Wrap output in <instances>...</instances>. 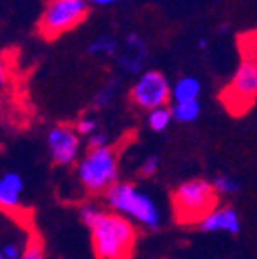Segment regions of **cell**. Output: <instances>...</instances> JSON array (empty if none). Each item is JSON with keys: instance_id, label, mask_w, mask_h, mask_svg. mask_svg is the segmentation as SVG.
Listing matches in <instances>:
<instances>
[{"instance_id": "ffe728a7", "label": "cell", "mask_w": 257, "mask_h": 259, "mask_svg": "<svg viewBox=\"0 0 257 259\" xmlns=\"http://www.w3.org/2000/svg\"><path fill=\"white\" fill-rule=\"evenodd\" d=\"M158 167H160V158L157 155H148V157L142 160L141 167H139V173L144 178H151L158 173Z\"/></svg>"}, {"instance_id": "30bf717a", "label": "cell", "mask_w": 257, "mask_h": 259, "mask_svg": "<svg viewBox=\"0 0 257 259\" xmlns=\"http://www.w3.org/2000/svg\"><path fill=\"white\" fill-rule=\"evenodd\" d=\"M196 229L207 234L225 232V234L236 236L241 232V216L232 205H218Z\"/></svg>"}, {"instance_id": "9c48e42d", "label": "cell", "mask_w": 257, "mask_h": 259, "mask_svg": "<svg viewBox=\"0 0 257 259\" xmlns=\"http://www.w3.org/2000/svg\"><path fill=\"white\" fill-rule=\"evenodd\" d=\"M146 60H148V45H146L144 38L139 32H130L121 47V53L115 58L119 70L132 74V76L141 74Z\"/></svg>"}, {"instance_id": "5b68a950", "label": "cell", "mask_w": 257, "mask_h": 259, "mask_svg": "<svg viewBox=\"0 0 257 259\" xmlns=\"http://www.w3.org/2000/svg\"><path fill=\"white\" fill-rule=\"evenodd\" d=\"M76 175L87 193L105 194L119 182V153L112 146L89 150L77 162Z\"/></svg>"}, {"instance_id": "ba28073f", "label": "cell", "mask_w": 257, "mask_h": 259, "mask_svg": "<svg viewBox=\"0 0 257 259\" xmlns=\"http://www.w3.org/2000/svg\"><path fill=\"white\" fill-rule=\"evenodd\" d=\"M49 157L58 166L68 167L79 162L81 135L70 124H54L45 137Z\"/></svg>"}, {"instance_id": "5bb4252c", "label": "cell", "mask_w": 257, "mask_h": 259, "mask_svg": "<svg viewBox=\"0 0 257 259\" xmlns=\"http://www.w3.org/2000/svg\"><path fill=\"white\" fill-rule=\"evenodd\" d=\"M171 113H173V121L177 122H194L201 113V103L200 99L194 101H178L171 105Z\"/></svg>"}, {"instance_id": "8992f818", "label": "cell", "mask_w": 257, "mask_h": 259, "mask_svg": "<svg viewBox=\"0 0 257 259\" xmlns=\"http://www.w3.org/2000/svg\"><path fill=\"white\" fill-rule=\"evenodd\" d=\"M87 0H47L40 20L38 32L45 40H54L63 32L72 31L89 16Z\"/></svg>"}, {"instance_id": "4fadbf2b", "label": "cell", "mask_w": 257, "mask_h": 259, "mask_svg": "<svg viewBox=\"0 0 257 259\" xmlns=\"http://www.w3.org/2000/svg\"><path fill=\"white\" fill-rule=\"evenodd\" d=\"M121 41L112 34H101L89 45V54L96 58H117L121 53Z\"/></svg>"}, {"instance_id": "7402d4cb", "label": "cell", "mask_w": 257, "mask_h": 259, "mask_svg": "<svg viewBox=\"0 0 257 259\" xmlns=\"http://www.w3.org/2000/svg\"><path fill=\"white\" fill-rule=\"evenodd\" d=\"M119 0H87V4L89 6H112L117 4Z\"/></svg>"}, {"instance_id": "e0dca14e", "label": "cell", "mask_w": 257, "mask_h": 259, "mask_svg": "<svg viewBox=\"0 0 257 259\" xmlns=\"http://www.w3.org/2000/svg\"><path fill=\"white\" fill-rule=\"evenodd\" d=\"M212 186L220 196H234L241 191V182L227 173H220L212 178Z\"/></svg>"}, {"instance_id": "3957f363", "label": "cell", "mask_w": 257, "mask_h": 259, "mask_svg": "<svg viewBox=\"0 0 257 259\" xmlns=\"http://www.w3.org/2000/svg\"><path fill=\"white\" fill-rule=\"evenodd\" d=\"M105 203L112 212L124 216L130 222L144 227L146 231H157L162 225V210L151 194L132 182L119 180L105 194Z\"/></svg>"}, {"instance_id": "ac0fdd59", "label": "cell", "mask_w": 257, "mask_h": 259, "mask_svg": "<svg viewBox=\"0 0 257 259\" xmlns=\"http://www.w3.org/2000/svg\"><path fill=\"white\" fill-rule=\"evenodd\" d=\"M22 259H47V255H45L44 241H41L40 236L34 234V232L31 234L29 245H27V248H25V252H24V255H22Z\"/></svg>"}, {"instance_id": "7a4b0ae2", "label": "cell", "mask_w": 257, "mask_h": 259, "mask_svg": "<svg viewBox=\"0 0 257 259\" xmlns=\"http://www.w3.org/2000/svg\"><path fill=\"white\" fill-rule=\"evenodd\" d=\"M239 65L230 83L221 90L220 101L232 115H243L257 101V31L245 32L237 41Z\"/></svg>"}, {"instance_id": "2e32d148", "label": "cell", "mask_w": 257, "mask_h": 259, "mask_svg": "<svg viewBox=\"0 0 257 259\" xmlns=\"http://www.w3.org/2000/svg\"><path fill=\"white\" fill-rule=\"evenodd\" d=\"M148 126L151 132L155 134H160L169 126V122L173 121V113H171V106H160V108H155L151 112H148Z\"/></svg>"}, {"instance_id": "9a60e30c", "label": "cell", "mask_w": 257, "mask_h": 259, "mask_svg": "<svg viewBox=\"0 0 257 259\" xmlns=\"http://www.w3.org/2000/svg\"><path fill=\"white\" fill-rule=\"evenodd\" d=\"M119 85H121V79L119 77H113L106 83L99 92L94 96V101H92V106L97 110H103V108H108L110 105L113 103L117 96V90H119Z\"/></svg>"}, {"instance_id": "277c9868", "label": "cell", "mask_w": 257, "mask_h": 259, "mask_svg": "<svg viewBox=\"0 0 257 259\" xmlns=\"http://www.w3.org/2000/svg\"><path fill=\"white\" fill-rule=\"evenodd\" d=\"M220 194L212 186V180L189 178L178 184L171 193V210L178 225L198 227L207 214L220 205Z\"/></svg>"}, {"instance_id": "8fae6325", "label": "cell", "mask_w": 257, "mask_h": 259, "mask_svg": "<svg viewBox=\"0 0 257 259\" xmlns=\"http://www.w3.org/2000/svg\"><path fill=\"white\" fill-rule=\"evenodd\" d=\"M25 189L24 177L16 171H6L0 177V207L6 214H13L22 207V194Z\"/></svg>"}, {"instance_id": "52a82bcc", "label": "cell", "mask_w": 257, "mask_h": 259, "mask_svg": "<svg viewBox=\"0 0 257 259\" xmlns=\"http://www.w3.org/2000/svg\"><path fill=\"white\" fill-rule=\"evenodd\" d=\"M173 87L169 85L167 77L158 70H144L137 77L130 90V99L135 106L151 112L160 106H169V101L173 99L171 94Z\"/></svg>"}, {"instance_id": "7c38bea8", "label": "cell", "mask_w": 257, "mask_h": 259, "mask_svg": "<svg viewBox=\"0 0 257 259\" xmlns=\"http://www.w3.org/2000/svg\"><path fill=\"white\" fill-rule=\"evenodd\" d=\"M173 103L178 101H194L201 94V83L194 76H182L173 85Z\"/></svg>"}, {"instance_id": "6da1fadb", "label": "cell", "mask_w": 257, "mask_h": 259, "mask_svg": "<svg viewBox=\"0 0 257 259\" xmlns=\"http://www.w3.org/2000/svg\"><path fill=\"white\" fill-rule=\"evenodd\" d=\"M79 220L90 231L96 259H132L139 236L135 223L96 202L79 205Z\"/></svg>"}, {"instance_id": "603a6c76", "label": "cell", "mask_w": 257, "mask_h": 259, "mask_svg": "<svg viewBox=\"0 0 257 259\" xmlns=\"http://www.w3.org/2000/svg\"><path fill=\"white\" fill-rule=\"evenodd\" d=\"M207 45H209L207 38H200V40H198V47H200V49H207Z\"/></svg>"}, {"instance_id": "44dd1931", "label": "cell", "mask_w": 257, "mask_h": 259, "mask_svg": "<svg viewBox=\"0 0 257 259\" xmlns=\"http://www.w3.org/2000/svg\"><path fill=\"white\" fill-rule=\"evenodd\" d=\"M87 144H89V150H99V148H106L108 146V135L105 132H96L94 135H90L87 139Z\"/></svg>"}, {"instance_id": "d6986e66", "label": "cell", "mask_w": 257, "mask_h": 259, "mask_svg": "<svg viewBox=\"0 0 257 259\" xmlns=\"http://www.w3.org/2000/svg\"><path fill=\"white\" fill-rule=\"evenodd\" d=\"M76 132L83 137L89 139L90 135H94L96 132H99V121H97L94 115H83V117L77 119V122L74 124Z\"/></svg>"}]
</instances>
